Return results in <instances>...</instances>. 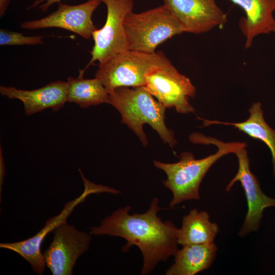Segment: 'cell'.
Listing matches in <instances>:
<instances>
[{"instance_id": "1", "label": "cell", "mask_w": 275, "mask_h": 275, "mask_svg": "<svg viewBox=\"0 0 275 275\" xmlns=\"http://www.w3.org/2000/svg\"><path fill=\"white\" fill-rule=\"evenodd\" d=\"M159 200H152L149 209L141 214H129L130 206L120 208L100 222L99 226L92 227V235L120 237L127 243L122 250L127 251L135 245L143 257L142 275H146L160 261H166L178 251V228L167 220L162 222L158 216L161 210Z\"/></svg>"}, {"instance_id": "2", "label": "cell", "mask_w": 275, "mask_h": 275, "mask_svg": "<svg viewBox=\"0 0 275 275\" xmlns=\"http://www.w3.org/2000/svg\"><path fill=\"white\" fill-rule=\"evenodd\" d=\"M194 143L212 144L218 148L215 153L202 159H196L190 152L180 154V159L174 163H163L154 160V166L163 171L167 178L163 181L165 187L173 194L169 205L172 208L180 203L200 198L199 188L201 183L210 167L222 157L229 153H235L239 148L246 147V142L224 143L200 133H194L189 136Z\"/></svg>"}, {"instance_id": "3", "label": "cell", "mask_w": 275, "mask_h": 275, "mask_svg": "<svg viewBox=\"0 0 275 275\" xmlns=\"http://www.w3.org/2000/svg\"><path fill=\"white\" fill-rule=\"evenodd\" d=\"M120 113L121 122L127 125L138 136L144 146L148 142L143 130L144 124L155 130L162 141L173 148L177 141L174 132L164 123L166 107L156 101L143 87H120L109 94L108 103Z\"/></svg>"}, {"instance_id": "4", "label": "cell", "mask_w": 275, "mask_h": 275, "mask_svg": "<svg viewBox=\"0 0 275 275\" xmlns=\"http://www.w3.org/2000/svg\"><path fill=\"white\" fill-rule=\"evenodd\" d=\"M124 26L130 50L153 53L158 45L184 30L164 4L147 11L128 14Z\"/></svg>"}, {"instance_id": "5", "label": "cell", "mask_w": 275, "mask_h": 275, "mask_svg": "<svg viewBox=\"0 0 275 275\" xmlns=\"http://www.w3.org/2000/svg\"><path fill=\"white\" fill-rule=\"evenodd\" d=\"M170 62L162 51L128 50L99 65L95 76L109 94L120 87H144L146 76L150 72Z\"/></svg>"}, {"instance_id": "6", "label": "cell", "mask_w": 275, "mask_h": 275, "mask_svg": "<svg viewBox=\"0 0 275 275\" xmlns=\"http://www.w3.org/2000/svg\"><path fill=\"white\" fill-rule=\"evenodd\" d=\"M107 8L106 21L95 30L92 37L94 42L88 66L95 61L101 65L111 58L129 49L124 26L128 14L132 12L133 0H100Z\"/></svg>"}, {"instance_id": "7", "label": "cell", "mask_w": 275, "mask_h": 275, "mask_svg": "<svg viewBox=\"0 0 275 275\" xmlns=\"http://www.w3.org/2000/svg\"><path fill=\"white\" fill-rule=\"evenodd\" d=\"M143 87L166 107H174L181 114L195 112L188 99L195 96L196 88L171 62L150 72Z\"/></svg>"}, {"instance_id": "8", "label": "cell", "mask_w": 275, "mask_h": 275, "mask_svg": "<svg viewBox=\"0 0 275 275\" xmlns=\"http://www.w3.org/2000/svg\"><path fill=\"white\" fill-rule=\"evenodd\" d=\"M52 232V241L42 253L46 266L53 275H72L77 260L89 249L92 235L77 230L66 220Z\"/></svg>"}, {"instance_id": "9", "label": "cell", "mask_w": 275, "mask_h": 275, "mask_svg": "<svg viewBox=\"0 0 275 275\" xmlns=\"http://www.w3.org/2000/svg\"><path fill=\"white\" fill-rule=\"evenodd\" d=\"M234 154L238 160V169L226 186V190L229 191L237 181L241 183L244 189L248 211L238 235L240 237H244L251 232L258 230L263 210L268 207H275V199L263 193L257 177L251 172L245 147L239 148Z\"/></svg>"}, {"instance_id": "10", "label": "cell", "mask_w": 275, "mask_h": 275, "mask_svg": "<svg viewBox=\"0 0 275 275\" xmlns=\"http://www.w3.org/2000/svg\"><path fill=\"white\" fill-rule=\"evenodd\" d=\"M101 3L100 0H88L81 4L69 5L60 2L56 11L45 17L23 22L20 26L28 30L61 28L89 39L97 29L93 24L92 15Z\"/></svg>"}, {"instance_id": "11", "label": "cell", "mask_w": 275, "mask_h": 275, "mask_svg": "<svg viewBox=\"0 0 275 275\" xmlns=\"http://www.w3.org/2000/svg\"><path fill=\"white\" fill-rule=\"evenodd\" d=\"M184 32L200 34L225 24L227 14L215 0H163Z\"/></svg>"}, {"instance_id": "12", "label": "cell", "mask_w": 275, "mask_h": 275, "mask_svg": "<svg viewBox=\"0 0 275 275\" xmlns=\"http://www.w3.org/2000/svg\"><path fill=\"white\" fill-rule=\"evenodd\" d=\"M85 191L78 198L67 203L61 213L46 221L44 226L34 236L24 240L11 242L1 243L0 247L13 251L26 260L32 266L33 271L39 275H42L45 269V263L41 245L46 236L63 221L67 219L74 208L83 202L90 194L97 193L96 187L90 184H85Z\"/></svg>"}, {"instance_id": "13", "label": "cell", "mask_w": 275, "mask_h": 275, "mask_svg": "<svg viewBox=\"0 0 275 275\" xmlns=\"http://www.w3.org/2000/svg\"><path fill=\"white\" fill-rule=\"evenodd\" d=\"M67 92L68 83L62 80L54 81L32 90L0 86L2 95L22 102L25 113L28 116L49 108L53 111H58L67 102Z\"/></svg>"}, {"instance_id": "14", "label": "cell", "mask_w": 275, "mask_h": 275, "mask_svg": "<svg viewBox=\"0 0 275 275\" xmlns=\"http://www.w3.org/2000/svg\"><path fill=\"white\" fill-rule=\"evenodd\" d=\"M229 1L240 7L245 14L239 22L240 29L245 38V48H250L259 35L275 34V0Z\"/></svg>"}, {"instance_id": "15", "label": "cell", "mask_w": 275, "mask_h": 275, "mask_svg": "<svg viewBox=\"0 0 275 275\" xmlns=\"http://www.w3.org/2000/svg\"><path fill=\"white\" fill-rule=\"evenodd\" d=\"M174 257V263L166 275H195L207 269L212 264L217 248L214 242L209 243L182 245Z\"/></svg>"}, {"instance_id": "16", "label": "cell", "mask_w": 275, "mask_h": 275, "mask_svg": "<svg viewBox=\"0 0 275 275\" xmlns=\"http://www.w3.org/2000/svg\"><path fill=\"white\" fill-rule=\"evenodd\" d=\"M208 212L191 209L185 215L178 232V243L182 245L213 242L218 231L217 224L210 221Z\"/></svg>"}, {"instance_id": "17", "label": "cell", "mask_w": 275, "mask_h": 275, "mask_svg": "<svg viewBox=\"0 0 275 275\" xmlns=\"http://www.w3.org/2000/svg\"><path fill=\"white\" fill-rule=\"evenodd\" d=\"M249 112L250 114L249 118L242 122L231 123L201 119L203 120L204 126L219 124L232 125L252 138L264 142L271 153L273 174L275 176V130L271 128L264 120L260 102L253 103Z\"/></svg>"}, {"instance_id": "18", "label": "cell", "mask_w": 275, "mask_h": 275, "mask_svg": "<svg viewBox=\"0 0 275 275\" xmlns=\"http://www.w3.org/2000/svg\"><path fill=\"white\" fill-rule=\"evenodd\" d=\"M85 70H80L77 77L67 79V102L78 104L81 108H88L103 103H108L109 94L97 78L85 79Z\"/></svg>"}, {"instance_id": "19", "label": "cell", "mask_w": 275, "mask_h": 275, "mask_svg": "<svg viewBox=\"0 0 275 275\" xmlns=\"http://www.w3.org/2000/svg\"><path fill=\"white\" fill-rule=\"evenodd\" d=\"M43 36H26L20 33L0 30L1 45H22L43 44Z\"/></svg>"}, {"instance_id": "20", "label": "cell", "mask_w": 275, "mask_h": 275, "mask_svg": "<svg viewBox=\"0 0 275 275\" xmlns=\"http://www.w3.org/2000/svg\"><path fill=\"white\" fill-rule=\"evenodd\" d=\"M61 1L62 0H36L28 9H32L38 6V8L45 12L53 4L60 3Z\"/></svg>"}, {"instance_id": "21", "label": "cell", "mask_w": 275, "mask_h": 275, "mask_svg": "<svg viewBox=\"0 0 275 275\" xmlns=\"http://www.w3.org/2000/svg\"><path fill=\"white\" fill-rule=\"evenodd\" d=\"M1 154H0V194H1V193H2V188L4 181V178L5 176V164L3 158V155L2 153V149L1 148Z\"/></svg>"}, {"instance_id": "22", "label": "cell", "mask_w": 275, "mask_h": 275, "mask_svg": "<svg viewBox=\"0 0 275 275\" xmlns=\"http://www.w3.org/2000/svg\"><path fill=\"white\" fill-rule=\"evenodd\" d=\"M10 0H0V16L3 17L6 11Z\"/></svg>"}]
</instances>
